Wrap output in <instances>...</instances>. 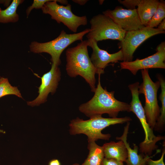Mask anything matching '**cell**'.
Returning a JSON list of instances; mask_svg holds the SVG:
<instances>
[{"instance_id": "4dcf8cb0", "label": "cell", "mask_w": 165, "mask_h": 165, "mask_svg": "<svg viewBox=\"0 0 165 165\" xmlns=\"http://www.w3.org/2000/svg\"><path fill=\"white\" fill-rule=\"evenodd\" d=\"M2 10L0 8V12Z\"/></svg>"}, {"instance_id": "8992f818", "label": "cell", "mask_w": 165, "mask_h": 165, "mask_svg": "<svg viewBox=\"0 0 165 165\" xmlns=\"http://www.w3.org/2000/svg\"><path fill=\"white\" fill-rule=\"evenodd\" d=\"M42 12L51 16L59 24L62 23L71 31L76 33L78 27L87 24L86 16H78L72 11L71 6L65 0H49L42 8Z\"/></svg>"}, {"instance_id": "52a82bcc", "label": "cell", "mask_w": 165, "mask_h": 165, "mask_svg": "<svg viewBox=\"0 0 165 165\" xmlns=\"http://www.w3.org/2000/svg\"><path fill=\"white\" fill-rule=\"evenodd\" d=\"M143 82L139 85V94H144L145 99L143 108L146 119L153 130L160 116V108L157 99L158 90L160 87L159 80L154 82L151 79L148 69L141 70Z\"/></svg>"}, {"instance_id": "f546056e", "label": "cell", "mask_w": 165, "mask_h": 165, "mask_svg": "<svg viewBox=\"0 0 165 165\" xmlns=\"http://www.w3.org/2000/svg\"><path fill=\"white\" fill-rule=\"evenodd\" d=\"M72 165H80L78 163H74V164H73Z\"/></svg>"}, {"instance_id": "cb8c5ba5", "label": "cell", "mask_w": 165, "mask_h": 165, "mask_svg": "<svg viewBox=\"0 0 165 165\" xmlns=\"http://www.w3.org/2000/svg\"><path fill=\"white\" fill-rule=\"evenodd\" d=\"M165 154V148L163 149L160 158L156 160H154L149 158L147 161V164L148 165H165L163 161V159Z\"/></svg>"}, {"instance_id": "8fae6325", "label": "cell", "mask_w": 165, "mask_h": 165, "mask_svg": "<svg viewBox=\"0 0 165 165\" xmlns=\"http://www.w3.org/2000/svg\"><path fill=\"white\" fill-rule=\"evenodd\" d=\"M103 14L110 18L122 29L126 32L142 29L145 26L141 23L136 9H127L119 6L113 10H107Z\"/></svg>"}, {"instance_id": "30bf717a", "label": "cell", "mask_w": 165, "mask_h": 165, "mask_svg": "<svg viewBox=\"0 0 165 165\" xmlns=\"http://www.w3.org/2000/svg\"><path fill=\"white\" fill-rule=\"evenodd\" d=\"M156 52L144 59H137L131 61H123L120 63L121 69L129 70L136 75L139 70L149 68H165V42H161L157 47Z\"/></svg>"}, {"instance_id": "9c48e42d", "label": "cell", "mask_w": 165, "mask_h": 165, "mask_svg": "<svg viewBox=\"0 0 165 165\" xmlns=\"http://www.w3.org/2000/svg\"><path fill=\"white\" fill-rule=\"evenodd\" d=\"M165 33L164 31L147 26L140 29L127 32L119 45L123 54V61H132L134 53L141 43L153 36Z\"/></svg>"}, {"instance_id": "4fadbf2b", "label": "cell", "mask_w": 165, "mask_h": 165, "mask_svg": "<svg viewBox=\"0 0 165 165\" xmlns=\"http://www.w3.org/2000/svg\"><path fill=\"white\" fill-rule=\"evenodd\" d=\"M88 46L93 50L90 58L95 67L98 69L104 72V69L110 63H116L123 61V56L121 50L118 52L110 54L107 51L98 47L97 42L93 39H87Z\"/></svg>"}, {"instance_id": "277c9868", "label": "cell", "mask_w": 165, "mask_h": 165, "mask_svg": "<svg viewBox=\"0 0 165 165\" xmlns=\"http://www.w3.org/2000/svg\"><path fill=\"white\" fill-rule=\"evenodd\" d=\"M90 30V28H87L80 32L72 34H68L63 30L57 37L51 41L44 43L32 42L30 46V50L35 53H49L51 57L52 64L58 66L61 64L60 56L64 50L75 41H82L83 36Z\"/></svg>"}, {"instance_id": "e0dca14e", "label": "cell", "mask_w": 165, "mask_h": 165, "mask_svg": "<svg viewBox=\"0 0 165 165\" xmlns=\"http://www.w3.org/2000/svg\"><path fill=\"white\" fill-rule=\"evenodd\" d=\"M87 148L88 155L81 165H101L105 158L102 147L97 145L95 141H88Z\"/></svg>"}, {"instance_id": "83f0119b", "label": "cell", "mask_w": 165, "mask_h": 165, "mask_svg": "<svg viewBox=\"0 0 165 165\" xmlns=\"http://www.w3.org/2000/svg\"><path fill=\"white\" fill-rule=\"evenodd\" d=\"M73 2H75L79 4L80 5H84L88 1V0H72Z\"/></svg>"}, {"instance_id": "484cf974", "label": "cell", "mask_w": 165, "mask_h": 165, "mask_svg": "<svg viewBox=\"0 0 165 165\" xmlns=\"http://www.w3.org/2000/svg\"><path fill=\"white\" fill-rule=\"evenodd\" d=\"M158 29L162 30H165V19H164L158 25Z\"/></svg>"}, {"instance_id": "7a4b0ae2", "label": "cell", "mask_w": 165, "mask_h": 165, "mask_svg": "<svg viewBox=\"0 0 165 165\" xmlns=\"http://www.w3.org/2000/svg\"><path fill=\"white\" fill-rule=\"evenodd\" d=\"M87 40L82 41L75 47L68 48L66 52L67 64L66 70L71 77L80 75L89 84L92 92L96 88L95 74H101L105 72L96 68L88 54Z\"/></svg>"}, {"instance_id": "2e32d148", "label": "cell", "mask_w": 165, "mask_h": 165, "mask_svg": "<svg viewBox=\"0 0 165 165\" xmlns=\"http://www.w3.org/2000/svg\"><path fill=\"white\" fill-rule=\"evenodd\" d=\"M159 1L157 0H141L136 9L140 20L145 26L156 12Z\"/></svg>"}, {"instance_id": "6da1fadb", "label": "cell", "mask_w": 165, "mask_h": 165, "mask_svg": "<svg viewBox=\"0 0 165 165\" xmlns=\"http://www.w3.org/2000/svg\"><path fill=\"white\" fill-rule=\"evenodd\" d=\"M98 83L92 98L87 102L81 105L79 110L90 118L101 116L107 114L112 118H117L120 112H130V105L117 100L114 91H108L101 86V74H98Z\"/></svg>"}, {"instance_id": "d4e9b609", "label": "cell", "mask_w": 165, "mask_h": 165, "mask_svg": "<svg viewBox=\"0 0 165 165\" xmlns=\"http://www.w3.org/2000/svg\"><path fill=\"white\" fill-rule=\"evenodd\" d=\"M101 165H124L123 162L116 159L104 158Z\"/></svg>"}, {"instance_id": "44dd1931", "label": "cell", "mask_w": 165, "mask_h": 165, "mask_svg": "<svg viewBox=\"0 0 165 165\" xmlns=\"http://www.w3.org/2000/svg\"><path fill=\"white\" fill-rule=\"evenodd\" d=\"M165 17V2L161 0L157 9L147 26L154 28L157 26Z\"/></svg>"}, {"instance_id": "5bb4252c", "label": "cell", "mask_w": 165, "mask_h": 165, "mask_svg": "<svg viewBox=\"0 0 165 165\" xmlns=\"http://www.w3.org/2000/svg\"><path fill=\"white\" fill-rule=\"evenodd\" d=\"M130 124V122L127 123V125L124 127L123 135L120 137H117L116 139L123 141L126 147L127 157L125 162L127 165H146L148 160L152 156L138 154V148L135 144H134L133 148L130 147L127 141Z\"/></svg>"}, {"instance_id": "5b68a950", "label": "cell", "mask_w": 165, "mask_h": 165, "mask_svg": "<svg viewBox=\"0 0 165 165\" xmlns=\"http://www.w3.org/2000/svg\"><path fill=\"white\" fill-rule=\"evenodd\" d=\"M139 82H137L128 86L132 96L130 111L135 114L139 119L144 130L145 138L140 144V151L145 155L149 156L156 148V142L163 139L164 137L156 136L147 122L143 107L139 98Z\"/></svg>"}, {"instance_id": "f1b7e54d", "label": "cell", "mask_w": 165, "mask_h": 165, "mask_svg": "<svg viewBox=\"0 0 165 165\" xmlns=\"http://www.w3.org/2000/svg\"><path fill=\"white\" fill-rule=\"evenodd\" d=\"M5 133V131L2 130L0 129V134L3 133L4 134Z\"/></svg>"}, {"instance_id": "603a6c76", "label": "cell", "mask_w": 165, "mask_h": 165, "mask_svg": "<svg viewBox=\"0 0 165 165\" xmlns=\"http://www.w3.org/2000/svg\"><path fill=\"white\" fill-rule=\"evenodd\" d=\"M141 0H118L120 4H122L128 9H136V6H138Z\"/></svg>"}, {"instance_id": "9a60e30c", "label": "cell", "mask_w": 165, "mask_h": 165, "mask_svg": "<svg viewBox=\"0 0 165 165\" xmlns=\"http://www.w3.org/2000/svg\"><path fill=\"white\" fill-rule=\"evenodd\" d=\"M105 158L116 159L125 162L127 157L126 147L124 142L119 140L115 142L111 141L102 146Z\"/></svg>"}, {"instance_id": "3957f363", "label": "cell", "mask_w": 165, "mask_h": 165, "mask_svg": "<svg viewBox=\"0 0 165 165\" xmlns=\"http://www.w3.org/2000/svg\"><path fill=\"white\" fill-rule=\"evenodd\" d=\"M131 120L128 116L105 118L101 116L91 118L87 120H84L77 117L71 121L69 124V131L71 135H86L87 137L88 141H96L98 139L108 140L111 137L110 134L102 133L103 130L110 125L127 123Z\"/></svg>"}, {"instance_id": "ba28073f", "label": "cell", "mask_w": 165, "mask_h": 165, "mask_svg": "<svg viewBox=\"0 0 165 165\" xmlns=\"http://www.w3.org/2000/svg\"><path fill=\"white\" fill-rule=\"evenodd\" d=\"M90 22L91 27L86 37L88 39H93L97 42L108 39L120 42L127 32L110 18L103 14L94 16Z\"/></svg>"}, {"instance_id": "ffe728a7", "label": "cell", "mask_w": 165, "mask_h": 165, "mask_svg": "<svg viewBox=\"0 0 165 165\" xmlns=\"http://www.w3.org/2000/svg\"><path fill=\"white\" fill-rule=\"evenodd\" d=\"M9 95H14L22 98L20 90L17 87L13 86L10 84L7 78H0V98Z\"/></svg>"}, {"instance_id": "7402d4cb", "label": "cell", "mask_w": 165, "mask_h": 165, "mask_svg": "<svg viewBox=\"0 0 165 165\" xmlns=\"http://www.w3.org/2000/svg\"><path fill=\"white\" fill-rule=\"evenodd\" d=\"M49 0H34L32 5L29 7L26 10L27 16H28L31 10L35 8L36 9H42L45 4Z\"/></svg>"}, {"instance_id": "4316f807", "label": "cell", "mask_w": 165, "mask_h": 165, "mask_svg": "<svg viewBox=\"0 0 165 165\" xmlns=\"http://www.w3.org/2000/svg\"><path fill=\"white\" fill-rule=\"evenodd\" d=\"M49 165H61V164L57 159H53L50 162Z\"/></svg>"}, {"instance_id": "d6986e66", "label": "cell", "mask_w": 165, "mask_h": 165, "mask_svg": "<svg viewBox=\"0 0 165 165\" xmlns=\"http://www.w3.org/2000/svg\"><path fill=\"white\" fill-rule=\"evenodd\" d=\"M157 77L160 82L161 88L159 98L161 103V107L160 108V116L154 129L159 131L164 128L165 124V81L161 75H157Z\"/></svg>"}, {"instance_id": "ac0fdd59", "label": "cell", "mask_w": 165, "mask_h": 165, "mask_svg": "<svg viewBox=\"0 0 165 165\" xmlns=\"http://www.w3.org/2000/svg\"><path fill=\"white\" fill-rule=\"evenodd\" d=\"M24 1L13 0L10 5L5 9L0 12V23L15 22L19 20V16L16 12L19 5Z\"/></svg>"}, {"instance_id": "7c38bea8", "label": "cell", "mask_w": 165, "mask_h": 165, "mask_svg": "<svg viewBox=\"0 0 165 165\" xmlns=\"http://www.w3.org/2000/svg\"><path fill=\"white\" fill-rule=\"evenodd\" d=\"M61 72L58 66L52 64L50 71L41 77V83L38 88V95L34 100L27 102L31 106H38L46 101L50 93L54 94L61 79Z\"/></svg>"}]
</instances>
